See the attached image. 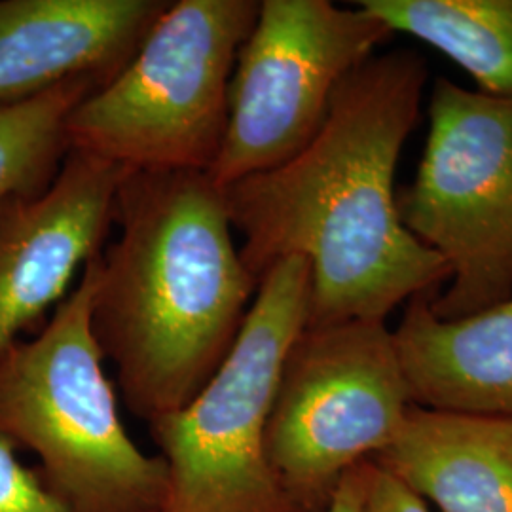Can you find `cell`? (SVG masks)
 I'll return each mask as SVG.
<instances>
[{"label":"cell","instance_id":"1","mask_svg":"<svg viewBox=\"0 0 512 512\" xmlns=\"http://www.w3.org/2000/svg\"><path fill=\"white\" fill-rule=\"evenodd\" d=\"M427 80L416 50L372 55L334 93L308 147L222 188L239 255L258 285L277 262L308 260L306 327L387 321L450 279L446 262L404 228L397 209V165L420 122Z\"/></svg>","mask_w":512,"mask_h":512},{"label":"cell","instance_id":"2","mask_svg":"<svg viewBox=\"0 0 512 512\" xmlns=\"http://www.w3.org/2000/svg\"><path fill=\"white\" fill-rule=\"evenodd\" d=\"M112 224L118 236L92 260V332L124 403L150 423L219 370L258 281L209 173L128 169Z\"/></svg>","mask_w":512,"mask_h":512},{"label":"cell","instance_id":"3","mask_svg":"<svg viewBox=\"0 0 512 512\" xmlns=\"http://www.w3.org/2000/svg\"><path fill=\"white\" fill-rule=\"evenodd\" d=\"M93 258L33 340L0 351V437L73 512H160L167 467L128 435L92 332Z\"/></svg>","mask_w":512,"mask_h":512},{"label":"cell","instance_id":"4","mask_svg":"<svg viewBox=\"0 0 512 512\" xmlns=\"http://www.w3.org/2000/svg\"><path fill=\"white\" fill-rule=\"evenodd\" d=\"M258 8V0L169 2L128 65L69 114V150L135 171L209 173Z\"/></svg>","mask_w":512,"mask_h":512},{"label":"cell","instance_id":"5","mask_svg":"<svg viewBox=\"0 0 512 512\" xmlns=\"http://www.w3.org/2000/svg\"><path fill=\"white\" fill-rule=\"evenodd\" d=\"M310 293L306 258L272 266L219 370L190 403L148 423L167 467L160 512H298L270 469L266 425Z\"/></svg>","mask_w":512,"mask_h":512},{"label":"cell","instance_id":"6","mask_svg":"<svg viewBox=\"0 0 512 512\" xmlns=\"http://www.w3.org/2000/svg\"><path fill=\"white\" fill-rule=\"evenodd\" d=\"M414 181L397 190L404 228L446 262L431 296L440 319H461L512 296V97L439 76Z\"/></svg>","mask_w":512,"mask_h":512},{"label":"cell","instance_id":"7","mask_svg":"<svg viewBox=\"0 0 512 512\" xmlns=\"http://www.w3.org/2000/svg\"><path fill=\"white\" fill-rule=\"evenodd\" d=\"M414 406L387 321L306 327L289 349L266 458L298 512H325L342 478L397 439Z\"/></svg>","mask_w":512,"mask_h":512},{"label":"cell","instance_id":"8","mask_svg":"<svg viewBox=\"0 0 512 512\" xmlns=\"http://www.w3.org/2000/svg\"><path fill=\"white\" fill-rule=\"evenodd\" d=\"M391 37L357 4L262 0L230 80L226 133L209 171L213 183L226 188L308 147L342 82Z\"/></svg>","mask_w":512,"mask_h":512},{"label":"cell","instance_id":"9","mask_svg":"<svg viewBox=\"0 0 512 512\" xmlns=\"http://www.w3.org/2000/svg\"><path fill=\"white\" fill-rule=\"evenodd\" d=\"M128 169L69 150L44 192L0 203V351L57 306L101 253Z\"/></svg>","mask_w":512,"mask_h":512},{"label":"cell","instance_id":"10","mask_svg":"<svg viewBox=\"0 0 512 512\" xmlns=\"http://www.w3.org/2000/svg\"><path fill=\"white\" fill-rule=\"evenodd\" d=\"M167 0H0V107L73 78L109 84L137 54Z\"/></svg>","mask_w":512,"mask_h":512},{"label":"cell","instance_id":"11","mask_svg":"<svg viewBox=\"0 0 512 512\" xmlns=\"http://www.w3.org/2000/svg\"><path fill=\"white\" fill-rule=\"evenodd\" d=\"M433 294L404 304L393 329L416 406L512 418V296L461 319H440Z\"/></svg>","mask_w":512,"mask_h":512},{"label":"cell","instance_id":"12","mask_svg":"<svg viewBox=\"0 0 512 512\" xmlns=\"http://www.w3.org/2000/svg\"><path fill=\"white\" fill-rule=\"evenodd\" d=\"M370 461L440 512H512V418L414 404Z\"/></svg>","mask_w":512,"mask_h":512},{"label":"cell","instance_id":"13","mask_svg":"<svg viewBox=\"0 0 512 512\" xmlns=\"http://www.w3.org/2000/svg\"><path fill=\"white\" fill-rule=\"evenodd\" d=\"M393 35L418 38L452 59L478 92L512 97V0H359Z\"/></svg>","mask_w":512,"mask_h":512},{"label":"cell","instance_id":"14","mask_svg":"<svg viewBox=\"0 0 512 512\" xmlns=\"http://www.w3.org/2000/svg\"><path fill=\"white\" fill-rule=\"evenodd\" d=\"M107 82L80 76L23 103L0 107V203L44 192L54 183L67 147V118Z\"/></svg>","mask_w":512,"mask_h":512},{"label":"cell","instance_id":"15","mask_svg":"<svg viewBox=\"0 0 512 512\" xmlns=\"http://www.w3.org/2000/svg\"><path fill=\"white\" fill-rule=\"evenodd\" d=\"M16 450L12 440L0 437V512H73L38 471L19 461Z\"/></svg>","mask_w":512,"mask_h":512},{"label":"cell","instance_id":"16","mask_svg":"<svg viewBox=\"0 0 512 512\" xmlns=\"http://www.w3.org/2000/svg\"><path fill=\"white\" fill-rule=\"evenodd\" d=\"M357 475L359 512H431L421 495L378 463L361 461Z\"/></svg>","mask_w":512,"mask_h":512},{"label":"cell","instance_id":"17","mask_svg":"<svg viewBox=\"0 0 512 512\" xmlns=\"http://www.w3.org/2000/svg\"><path fill=\"white\" fill-rule=\"evenodd\" d=\"M325 512H359V475L357 465L342 478Z\"/></svg>","mask_w":512,"mask_h":512}]
</instances>
